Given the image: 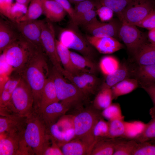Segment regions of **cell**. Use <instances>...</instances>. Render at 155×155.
Wrapping results in <instances>:
<instances>
[{"label":"cell","instance_id":"74e56055","mask_svg":"<svg viewBox=\"0 0 155 155\" xmlns=\"http://www.w3.org/2000/svg\"><path fill=\"white\" fill-rule=\"evenodd\" d=\"M108 122L104 120L102 116L97 122L94 128V144L98 140L108 138Z\"/></svg>","mask_w":155,"mask_h":155},{"label":"cell","instance_id":"cb8c5ba5","mask_svg":"<svg viewBox=\"0 0 155 155\" xmlns=\"http://www.w3.org/2000/svg\"><path fill=\"white\" fill-rule=\"evenodd\" d=\"M59 101L53 80L49 76L43 88L39 109L37 112L39 113L49 104Z\"/></svg>","mask_w":155,"mask_h":155},{"label":"cell","instance_id":"816d5d0a","mask_svg":"<svg viewBox=\"0 0 155 155\" xmlns=\"http://www.w3.org/2000/svg\"><path fill=\"white\" fill-rule=\"evenodd\" d=\"M17 2L20 3L24 4L28 6V4L29 3L31 0H15Z\"/></svg>","mask_w":155,"mask_h":155},{"label":"cell","instance_id":"f907efd6","mask_svg":"<svg viewBox=\"0 0 155 155\" xmlns=\"http://www.w3.org/2000/svg\"><path fill=\"white\" fill-rule=\"evenodd\" d=\"M147 36L150 43L155 45V28L149 30Z\"/></svg>","mask_w":155,"mask_h":155},{"label":"cell","instance_id":"e575fe53","mask_svg":"<svg viewBox=\"0 0 155 155\" xmlns=\"http://www.w3.org/2000/svg\"><path fill=\"white\" fill-rule=\"evenodd\" d=\"M28 6L17 2L13 3L5 17L13 22H19L25 15Z\"/></svg>","mask_w":155,"mask_h":155},{"label":"cell","instance_id":"7402d4cb","mask_svg":"<svg viewBox=\"0 0 155 155\" xmlns=\"http://www.w3.org/2000/svg\"><path fill=\"white\" fill-rule=\"evenodd\" d=\"M138 65L155 64V45L145 42L134 55Z\"/></svg>","mask_w":155,"mask_h":155},{"label":"cell","instance_id":"f35d334b","mask_svg":"<svg viewBox=\"0 0 155 155\" xmlns=\"http://www.w3.org/2000/svg\"><path fill=\"white\" fill-rule=\"evenodd\" d=\"M101 114L103 117L108 121L117 119H124L119 104L112 103L102 111Z\"/></svg>","mask_w":155,"mask_h":155},{"label":"cell","instance_id":"6da1fadb","mask_svg":"<svg viewBox=\"0 0 155 155\" xmlns=\"http://www.w3.org/2000/svg\"><path fill=\"white\" fill-rule=\"evenodd\" d=\"M51 142L46 127L37 112L27 117L26 126L19 145L21 155H43Z\"/></svg>","mask_w":155,"mask_h":155},{"label":"cell","instance_id":"4fadbf2b","mask_svg":"<svg viewBox=\"0 0 155 155\" xmlns=\"http://www.w3.org/2000/svg\"><path fill=\"white\" fill-rule=\"evenodd\" d=\"M121 22L112 19L108 23L102 22L96 18L90 23L83 26L91 35L98 37L118 38Z\"/></svg>","mask_w":155,"mask_h":155},{"label":"cell","instance_id":"7bdbcfd3","mask_svg":"<svg viewBox=\"0 0 155 155\" xmlns=\"http://www.w3.org/2000/svg\"><path fill=\"white\" fill-rule=\"evenodd\" d=\"M97 15L96 10L89 11L82 15L78 19L75 25L77 26L80 25L84 26L96 18Z\"/></svg>","mask_w":155,"mask_h":155},{"label":"cell","instance_id":"d6986e66","mask_svg":"<svg viewBox=\"0 0 155 155\" xmlns=\"http://www.w3.org/2000/svg\"><path fill=\"white\" fill-rule=\"evenodd\" d=\"M43 14L51 22H59L63 20L67 13L59 4L52 0H42Z\"/></svg>","mask_w":155,"mask_h":155},{"label":"cell","instance_id":"8d00e7d4","mask_svg":"<svg viewBox=\"0 0 155 155\" xmlns=\"http://www.w3.org/2000/svg\"><path fill=\"white\" fill-rule=\"evenodd\" d=\"M120 64L115 57L107 56L103 57L99 63V67L102 72L105 76L116 71Z\"/></svg>","mask_w":155,"mask_h":155},{"label":"cell","instance_id":"7dc6e473","mask_svg":"<svg viewBox=\"0 0 155 155\" xmlns=\"http://www.w3.org/2000/svg\"><path fill=\"white\" fill-rule=\"evenodd\" d=\"M61 5L65 9L69 15L72 21L74 18V9L72 7L71 3L68 0H52Z\"/></svg>","mask_w":155,"mask_h":155},{"label":"cell","instance_id":"d6a6232c","mask_svg":"<svg viewBox=\"0 0 155 155\" xmlns=\"http://www.w3.org/2000/svg\"><path fill=\"white\" fill-rule=\"evenodd\" d=\"M75 5L73 24L75 25L78 19L83 14L91 10L95 9L101 5L98 0H86Z\"/></svg>","mask_w":155,"mask_h":155},{"label":"cell","instance_id":"681fc988","mask_svg":"<svg viewBox=\"0 0 155 155\" xmlns=\"http://www.w3.org/2000/svg\"><path fill=\"white\" fill-rule=\"evenodd\" d=\"M75 138V134L74 127L68 129L65 133L62 145Z\"/></svg>","mask_w":155,"mask_h":155},{"label":"cell","instance_id":"1f68e13d","mask_svg":"<svg viewBox=\"0 0 155 155\" xmlns=\"http://www.w3.org/2000/svg\"><path fill=\"white\" fill-rule=\"evenodd\" d=\"M109 130L108 138H124L126 131V122L124 119H117L108 121Z\"/></svg>","mask_w":155,"mask_h":155},{"label":"cell","instance_id":"603a6c76","mask_svg":"<svg viewBox=\"0 0 155 155\" xmlns=\"http://www.w3.org/2000/svg\"><path fill=\"white\" fill-rule=\"evenodd\" d=\"M132 73L139 85L155 83V64L138 65L132 69Z\"/></svg>","mask_w":155,"mask_h":155},{"label":"cell","instance_id":"4dcf8cb0","mask_svg":"<svg viewBox=\"0 0 155 155\" xmlns=\"http://www.w3.org/2000/svg\"><path fill=\"white\" fill-rule=\"evenodd\" d=\"M113 99L111 88L100 89L94 99V107L98 111H102L112 103Z\"/></svg>","mask_w":155,"mask_h":155},{"label":"cell","instance_id":"7a4b0ae2","mask_svg":"<svg viewBox=\"0 0 155 155\" xmlns=\"http://www.w3.org/2000/svg\"><path fill=\"white\" fill-rule=\"evenodd\" d=\"M44 53L34 51L20 75L30 87L34 98V111L39 110L49 70Z\"/></svg>","mask_w":155,"mask_h":155},{"label":"cell","instance_id":"b9f144b4","mask_svg":"<svg viewBox=\"0 0 155 155\" xmlns=\"http://www.w3.org/2000/svg\"><path fill=\"white\" fill-rule=\"evenodd\" d=\"M135 26L150 30L155 28V8Z\"/></svg>","mask_w":155,"mask_h":155},{"label":"cell","instance_id":"60d3db41","mask_svg":"<svg viewBox=\"0 0 155 155\" xmlns=\"http://www.w3.org/2000/svg\"><path fill=\"white\" fill-rule=\"evenodd\" d=\"M133 155H155V144L150 142H138Z\"/></svg>","mask_w":155,"mask_h":155},{"label":"cell","instance_id":"7c38bea8","mask_svg":"<svg viewBox=\"0 0 155 155\" xmlns=\"http://www.w3.org/2000/svg\"><path fill=\"white\" fill-rule=\"evenodd\" d=\"M62 74L86 97L94 94L98 88L99 80L93 74L81 72L74 74L65 69Z\"/></svg>","mask_w":155,"mask_h":155},{"label":"cell","instance_id":"44dd1931","mask_svg":"<svg viewBox=\"0 0 155 155\" xmlns=\"http://www.w3.org/2000/svg\"><path fill=\"white\" fill-rule=\"evenodd\" d=\"M15 73L8 78L0 88V109L3 108L9 104L12 93L21 77L19 74Z\"/></svg>","mask_w":155,"mask_h":155},{"label":"cell","instance_id":"f6af8a7d","mask_svg":"<svg viewBox=\"0 0 155 155\" xmlns=\"http://www.w3.org/2000/svg\"><path fill=\"white\" fill-rule=\"evenodd\" d=\"M140 85L148 94L152 101L153 106L149 111L150 114L152 116L155 114V83Z\"/></svg>","mask_w":155,"mask_h":155},{"label":"cell","instance_id":"2e32d148","mask_svg":"<svg viewBox=\"0 0 155 155\" xmlns=\"http://www.w3.org/2000/svg\"><path fill=\"white\" fill-rule=\"evenodd\" d=\"M70 109L61 102L51 104L38 113L46 127L55 123Z\"/></svg>","mask_w":155,"mask_h":155},{"label":"cell","instance_id":"8fae6325","mask_svg":"<svg viewBox=\"0 0 155 155\" xmlns=\"http://www.w3.org/2000/svg\"><path fill=\"white\" fill-rule=\"evenodd\" d=\"M118 38L125 44L128 51L134 56L145 42L147 36L135 25L121 22Z\"/></svg>","mask_w":155,"mask_h":155},{"label":"cell","instance_id":"ffe728a7","mask_svg":"<svg viewBox=\"0 0 155 155\" xmlns=\"http://www.w3.org/2000/svg\"><path fill=\"white\" fill-rule=\"evenodd\" d=\"M132 70L126 63L120 64L118 68L113 73L106 76L100 89L111 88L121 81L132 75Z\"/></svg>","mask_w":155,"mask_h":155},{"label":"cell","instance_id":"4316f807","mask_svg":"<svg viewBox=\"0 0 155 155\" xmlns=\"http://www.w3.org/2000/svg\"><path fill=\"white\" fill-rule=\"evenodd\" d=\"M70 56L74 66L79 71L92 74L96 73V66L91 59L71 51Z\"/></svg>","mask_w":155,"mask_h":155},{"label":"cell","instance_id":"f1b7e54d","mask_svg":"<svg viewBox=\"0 0 155 155\" xmlns=\"http://www.w3.org/2000/svg\"><path fill=\"white\" fill-rule=\"evenodd\" d=\"M114 150V139L104 138L95 142L90 155H113Z\"/></svg>","mask_w":155,"mask_h":155},{"label":"cell","instance_id":"9c48e42d","mask_svg":"<svg viewBox=\"0 0 155 155\" xmlns=\"http://www.w3.org/2000/svg\"><path fill=\"white\" fill-rule=\"evenodd\" d=\"M154 8L152 0H131L123 11L117 15L121 22L135 25Z\"/></svg>","mask_w":155,"mask_h":155},{"label":"cell","instance_id":"d590c367","mask_svg":"<svg viewBox=\"0 0 155 155\" xmlns=\"http://www.w3.org/2000/svg\"><path fill=\"white\" fill-rule=\"evenodd\" d=\"M146 124L142 132L133 140L137 142H150L155 140V114Z\"/></svg>","mask_w":155,"mask_h":155},{"label":"cell","instance_id":"5bb4252c","mask_svg":"<svg viewBox=\"0 0 155 155\" xmlns=\"http://www.w3.org/2000/svg\"><path fill=\"white\" fill-rule=\"evenodd\" d=\"M85 37L90 44L102 54L112 53L123 48V44L113 37H98L90 35Z\"/></svg>","mask_w":155,"mask_h":155},{"label":"cell","instance_id":"8992f818","mask_svg":"<svg viewBox=\"0 0 155 155\" xmlns=\"http://www.w3.org/2000/svg\"><path fill=\"white\" fill-rule=\"evenodd\" d=\"M34 50L21 35L2 53L12 70L20 75Z\"/></svg>","mask_w":155,"mask_h":155},{"label":"cell","instance_id":"c3c4849f","mask_svg":"<svg viewBox=\"0 0 155 155\" xmlns=\"http://www.w3.org/2000/svg\"><path fill=\"white\" fill-rule=\"evenodd\" d=\"M13 0H0V12L5 16L13 3Z\"/></svg>","mask_w":155,"mask_h":155},{"label":"cell","instance_id":"83f0119b","mask_svg":"<svg viewBox=\"0 0 155 155\" xmlns=\"http://www.w3.org/2000/svg\"><path fill=\"white\" fill-rule=\"evenodd\" d=\"M139 85L138 81L135 78H128L121 81L111 88L113 99L131 92Z\"/></svg>","mask_w":155,"mask_h":155},{"label":"cell","instance_id":"d4e9b609","mask_svg":"<svg viewBox=\"0 0 155 155\" xmlns=\"http://www.w3.org/2000/svg\"><path fill=\"white\" fill-rule=\"evenodd\" d=\"M63 155H90L88 146L80 139L75 138L60 147Z\"/></svg>","mask_w":155,"mask_h":155},{"label":"cell","instance_id":"f5cc1de1","mask_svg":"<svg viewBox=\"0 0 155 155\" xmlns=\"http://www.w3.org/2000/svg\"><path fill=\"white\" fill-rule=\"evenodd\" d=\"M71 3L75 4L78 3L82 1L86 0H68Z\"/></svg>","mask_w":155,"mask_h":155},{"label":"cell","instance_id":"db71d44e","mask_svg":"<svg viewBox=\"0 0 155 155\" xmlns=\"http://www.w3.org/2000/svg\"><path fill=\"white\" fill-rule=\"evenodd\" d=\"M150 142H151L152 143L155 144V140H153V141H150Z\"/></svg>","mask_w":155,"mask_h":155},{"label":"cell","instance_id":"5b68a950","mask_svg":"<svg viewBox=\"0 0 155 155\" xmlns=\"http://www.w3.org/2000/svg\"><path fill=\"white\" fill-rule=\"evenodd\" d=\"M49 76L53 80L59 101L67 105L70 108L75 105L80 106L86 98L75 86L67 82L63 75L53 66L50 71Z\"/></svg>","mask_w":155,"mask_h":155},{"label":"cell","instance_id":"e0dca14e","mask_svg":"<svg viewBox=\"0 0 155 155\" xmlns=\"http://www.w3.org/2000/svg\"><path fill=\"white\" fill-rule=\"evenodd\" d=\"M21 34L11 22L2 18L0 20V52L2 53L9 45L18 39Z\"/></svg>","mask_w":155,"mask_h":155},{"label":"cell","instance_id":"3957f363","mask_svg":"<svg viewBox=\"0 0 155 155\" xmlns=\"http://www.w3.org/2000/svg\"><path fill=\"white\" fill-rule=\"evenodd\" d=\"M33 105L32 90L21 77L12 93L9 104L6 107L0 109V115L27 117L34 111Z\"/></svg>","mask_w":155,"mask_h":155},{"label":"cell","instance_id":"bcb514c9","mask_svg":"<svg viewBox=\"0 0 155 155\" xmlns=\"http://www.w3.org/2000/svg\"><path fill=\"white\" fill-rule=\"evenodd\" d=\"M50 138L51 143L45 150L43 155H63L60 147L55 141L51 137Z\"/></svg>","mask_w":155,"mask_h":155},{"label":"cell","instance_id":"ba28073f","mask_svg":"<svg viewBox=\"0 0 155 155\" xmlns=\"http://www.w3.org/2000/svg\"><path fill=\"white\" fill-rule=\"evenodd\" d=\"M46 20H36L11 22L34 49L45 53L42 42L41 34L43 25Z\"/></svg>","mask_w":155,"mask_h":155},{"label":"cell","instance_id":"836d02e7","mask_svg":"<svg viewBox=\"0 0 155 155\" xmlns=\"http://www.w3.org/2000/svg\"><path fill=\"white\" fill-rule=\"evenodd\" d=\"M42 14V0H31L26 13L19 22L37 20Z\"/></svg>","mask_w":155,"mask_h":155},{"label":"cell","instance_id":"484cf974","mask_svg":"<svg viewBox=\"0 0 155 155\" xmlns=\"http://www.w3.org/2000/svg\"><path fill=\"white\" fill-rule=\"evenodd\" d=\"M57 52L61 65L64 69L72 74H77L81 72L74 66L71 60L70 51L59 40L56 39Z\"/></svg>","mask_w":155,"mask_h":155},{"label":"cell","instance_id":"277c9868","mask_svg":"<svg viewBox=\"0 0 155 155\" xmlns=\"http://www.w3.org/2000/svg\"><path fill=\"white\" fill-rule=\"evenodd\" d=\"M95 109H86L81 110L73 115L75 138L81 140L88 146L90 153L94 143V128L97 122L102 117L101 113Z\"/></svg>","mask_w":155,"mask_h":155},{"label":"cell","instance_id":"30bf717a","mask_svg":"<svg viewBox=\"0 0 155 155\" xmlns=\"http://www.w3.org/2000/svg\"><path fill=\"white\" fill-rule=\"evenodd\" d=\"M55 33L52 22L47 19L42 29L41 40L44 53L53 65L61 73L64 69L58 56L56 45Z\"/></svg>","mask_w":155,"mask_h":155},{"label":"cell","instance_id":"ee69618b","mask_svg":"<svg viewBox=\"0 0 155 155\" xmlns=\"http://www.w3.org/2000/svg\"><path fill=\"white\" fill-rule=\"evenodd\" d=\"M96 10L102 21H110L112 19L114 12L108 7L101 4Z\"/></svg>","mask_w":155,"mask_h":155},{"label":"cell","instance_id":"ab89813d","mask_svg":"<svg viewBox=\"0 0 155 155\" xmlns=\"http://www.w3.org/2000/svg\"><path fill=\"white\" fill-rule=\"evenodd\" d=\"M102 5L106 6L117 15L121 13L131 0H98Z\"/></svg>","mask_w":155,"mask_h":155},{"label":"cell","instance_id":"52a82bcc","mask_svg":"<svg viewBox=\"0 0 155 155\" xmlns=\"http://www.w3.org/2000/svg\"><path fill=\"white\" fill-rule=\"evenodd\" d=\"M73 24V27L61 31L59 34V40L69 49L75 50L92 59L94 53L92 46L85 36L84 37L76 29L77 26Z\"/></svg>","mask_w":155,"mask_h":155},{"label":"cell","instance_id":"9a60e30c","mask_svg":"<svg viewBox=\"0 0 155 155\" xmlns=\"http://www.w3.org/2000/svg\"><path fill=\"white\" fill-rule=\"evenodd\" d=\"M0 116V133H23L27 117L13 115Z\"/></svg>","mask_w":155,"mask_h":155},{"label":"cell","instance_id":"ac0fdd59","mask_svg":"<svg viewBox=\"0 0 155 155\" xmlns=\"http://www.w3.org/2000/svg\"><path fill=\"white\" fill-rule=\"evenodd\" d=\"M23 133H0V155H18L20 138Z\"/></svg>","mask_w":155,"mask_h":155},{"label":"cell","instance_id":"f546056e","mask_svg":"<svg viewBox=\"0 0 155 155\" xmlns=\"http://www.w3.org/2000/svg\"><path fill=\"white\" fill-rule=\"evenodd\" d=\"M114 139L115 150L113 155H133L138 142L133 139L126 140Z\"/></svg>","mask_w":155,"mask_h":155}]
</instances>
